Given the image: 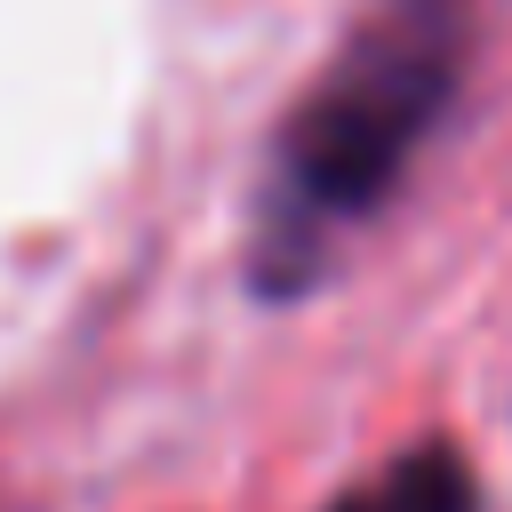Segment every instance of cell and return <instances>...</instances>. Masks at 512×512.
Wrapping results in <instances>:
<instances>
[{"mask_svg": "<svg viewBox=\"0 0 512 512\" xmlns=\"http://www.w3.org/2000/svg\"><path fill=\"white\" fill-rule=\"evenodd\" d=\"M448 0H416L392 32H376L296 120L288 136V200L296 216H360L392 192L416 136L448 96Z\"/></svg>", "mask_w": 512, "mask_h": 512, "instance_id": "1", "label": "cell"}, {"mask_svg": "<svg viewBox=\"0 0 512 512\" xmlns=\"http://www.w3.org/2000/svg\"><path fill=\"white\" fill-rule=\"evenodd\" d=\"M344 512H472V488L448 456H408L400 472H384V488H368Z\"/></svg>", "mask_w": 512, "mask_h": 512, "instance_id": "2", "label": "cell"}]
</instances>
